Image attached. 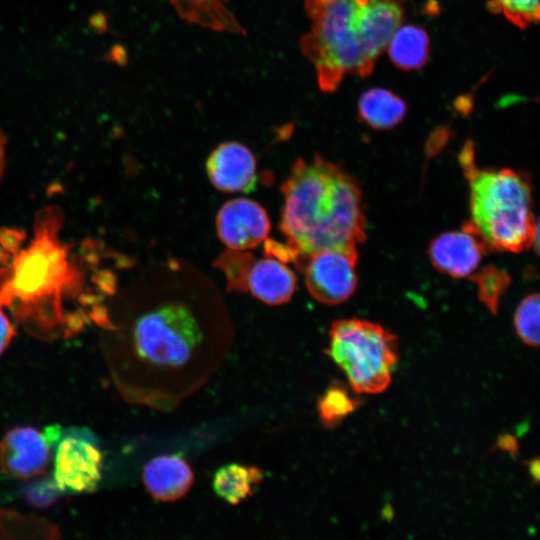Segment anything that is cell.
Returning <instances> with one entry per match:
<instances>
[{"label": "cell", "mask_w": 540, "mask_h": 540, "mask_svg": "<svg viewBox=\"0 0 540 540\" xmlns=\"http://www.w3.org/2000/svg\"><path fill=\"white\" fill-rule=\"evenodd\" d=\"M270 229L271 222L266 210L248 198L227 201L216 216L217 235L229 249L255 248L266 240Z\"/></svg>", "instance_id": "obj_9"}, {"label": "cell", "mask_w": 540, "mask_h": 540, "mask_svg": "<svg viewBox=\"0 0 540 540\" xmlns=\"http://www.w3.org/2000/svg\"><path fill=\"white\" fill-rule=\"evenodd\" d=\"M62 213L45 207L35 219L33 237L3 246L12 253L2 299L25 329L36 335L57 333L67 318L66 303L82 300L87 260L61 238Z\"/></svg>", "instance_id": "obj_1"}, {"label": "cell", "mask_w": 540, "mask_h": 540, "mask_svg": "<svg viewBox=\"0 0 540 540\" xmlns=\"http://www.w3.org/2000/svg\"><path fill=\"white\" fill-rule=\"evenodd\" d=\"M359 394L386 390L398 361V340L379 324L357 319L332 323L325 349Z\"/></svg>", "instance_id": "obj_5"}, {"label": "cell", "mask_w": 540, "mask_h": 540, "mask_svg": "<svg viewBox=\"0 0 540 540\" xmlns=\"http://www.w3.org/2000/svg\"><path fill=\"white\" fill-rule=\"evenodd\" d=\"M256 258L246 250L227 249L219 255L214 266L221 269L229 291L247 292V280Z\"/></svg>", "instance_id": "obj_19"}, {"label": "cell", "mask_w": 540, "mask_h": 540, "mask_svg": "<svg viewBox=\"0 0 540 540\" xmlns=\"http://www.w3.org/2000/svg\"><path fill=\"white\" fill-rule=\"evenodd\" d=\"M479 299L496 314L499 300L510 282V276L500 268L487 266L474 275Z\"/></svg>", "instance_id": "obj_21"}, {"label": "cell", "mask_w": 540, "mask_h": 540, "mask_svg": "<svg viewBox=\"0 0 540 540\" xmlns=\"http://www.w3.org/2000/svg\"><path fill=\"white\" fill-rule=\"evenodd\" d=\"M494 10L502 12L519 27H526L539 19V0H490Z\"/></svg>", "instance_id": "obj_22"}, {"label": "cell", "mask_w": 540, "mask_h": 540, "mask_svg": "<svg viewBox=\"0 0 540 540\" xmlns=\"http://www.w3.org/2000/svg\"><path fill=\"white\" fill-rule=\"evenodd\" d=\"M539 295L530 294L518 305L514 314V327L518 337L530 347L539 346Z\"/></svg>", "instance_id": "obj_20"}, {"label": "cell", "mask_w": 540, "mask_h": 540, "mask_svg": "<svg viewBox=\"0 0 540 540\" xmlns=\"http://www.w3.org/2000/svg\"><path fill=\"white\" fill-rule=\"evenodd\" d=\"M211 184L228 193L250 192L257 181V161L252 151L237 141L219 144L206 160Z\"/></svg>", "instance_id": "obj_10"}, {"label": "cell", "mask_w": 540, "mask_h": 540, "mask_svg": "<svg viewBox=\"0 0 540 540\" xmlns=\"http://www.w3.org/2000/svg\"><path fill=\"white\" fill-rule=\"evenodd\" d=\"M263 478L259 467L231 463L214 473L212 487L218 497L231 505H238L253 495L254 488Z\"/></svg>", "instance_id": "obj_14"}, {"label": "cell", "mask_w": 540, "mask_h": 540, "mask_svg": "<svg viewBox=\"0 0 540 540\" xmlns=\"http://www.w3.org/2000/svg\"><path fill=\"white\" fill-rule=\"evenodd\" d=\"M388 46L389 56L398 68L415 70L427 60L429 37L422 28L405 25L396 30Z\"/></svg>", "instance_id": "obj_16"}, {"label": "cell", "mask_w": 540, "mask_h": 540, "mask_svg": "<svg viewBox=\"0 0 540 540\" xmlns=\"http://www.w3.org/2000/svg\"><path fill=\"white\" fill-rule=\"evenodd\" d=\"M142 480L154 499L174 502L187 495L194 484L195 475L181 454H162L145 464Z\"/></svg>", "instance_id": "obj_12"}, {"label": "cell", "mask_w": 540, "mask_h": 540, "mask_svg": "<svg viewBox=\"0 0 540 540\" xmlns=\"http://www.w3.org/2000/svg\"><path fill=\"white\" fill-rule=\"evenodd\" d=\"M6 166V137L0 129V181L4 175Z\"/></svg>", "instance_id": "obj_26"}, {"label": "cell", "mask_w": 540, "mask_h": 540, "mask_svg": "<svg viewBox=\"0 0 540 540\" xmlns=\"http://www.w3.org/2000/svg\"><path fill=\"white\" fill-rule=\"evenodd\" d=\"M310 30L301 48L320 88L334 91L347 74L367 76L400 27L396 0H306Z\"/></svg>", "instance_id": "obj_3"}, {"label": "cell", "mask_w": 540, "mask_h": 540, "mask_svg": "<svg viewBox=\"0 0 540 540\" xmlns=\"http://www.w3.org/2000/svg\"><path fill=\"white\" fill-rule=\"evenodd\" d=\"M51 447L44 431L32 426L14 427L0 441V468L21 480L43 475L50 462Z\"/></svg>", "instance_id": "obj_8"}, {"label": "cell", "mask_w": 540, "mask_h": 540, "mask_svg": "<svg viewBox=\"0 0 540 540\" xmlns=\"http://www.w3.org/2000/svg\"><path fill=\"white\" fill-rule=\"evenodd\" d=\"M280 230L296 261L329 248H356L365 238L361 192L340 166L320 156L297 159L281 186ZM295 261V262H296Z\"/></svg>", "instance_id": "obj_2"}, {"label": "cell", "mask_w": 540, "mask_h": 540, "mask_svg": "<svg viewBox=\"0 0 540 540\" xmlns=\"http://www.w3.org/2000/svg\"><path fill=\"white\" fill-rule=\"evenodd\" d=\"M5 279H6V268L5 267H0V304H2V302H1V291H2V288H3V284L5 282Z\"/></svg>", "instance_id": "obj_28"}, {"label": "cell", "mask_w": 540, "mask_h": 540, "mask_svg": "<svg viewBox=\"0 0 540 540\" xmlns=\"http://www.w3.org/2000/svg\"><path fill=\"white\" fill-rule=\"evenodd\" d=\"M361 118L375 129H390L405 116V102L393 92L372 88L364 92L358 103Z\"/></svg>", "instance_id": "obj_15"}, {"label": "cell", "mask_w": 540, "mask_h": 540, "mask_svg": "<svg viewBox=\"0 0 540 540\" xmlns=\"http://www.w3.org/2000/svg\"><path fill=\"white\" fill-rule=\"evenodd\" d=\"M529 472L536 482L539 480V460L536 458L528 464Z\"/></svg>", "instance_id": "obj_27"}, {"label": "cell", "mask_w": 540, "mask_h": 540, "mask_svg": "<svg viewBox=\"0 0 540 540\" xmlns=\"http://www.w3.org/2000/svg\"><path fill=\"white\" fill-rule=\"evenodd\" d=\"M310 295L326 305L348 300L357 286L356 248H329L295 262Z\"/></svg>", "instance_id": "obj_6"}, {"label": "cell", "mask_w": 540, "mask_h": 540, "mask_svg": "<svg viewBox=\"0 0 540 540\" xmlns=\"http://www.w3.org/2000/svg\"><path fill=\"white\" fill-rule=\"evenodd\" d=\"M60 493L53 478L40 479L27 486L24 492L27 501L37 507L51 505Z\"/></svg>", "instance_id": "obj_23"}, {"label": "cell", "mask_w": 540, "mask_h": 540, "mask_svg": "<svg viewBox=\"0 0 540 540\" xmlns=\"http://www.w3.org/2000/svg\"><path fill=\"white\" fill-rule=\"evenodd\" d=\"M487 246L468 222L461 230L436 237L429 246L431 262L456 278L470 276L479 266Z\"/></svg>", "instance_id": "obj_11"}, {"label": "cell", "mask_w": 540, "mask_h": 540, "mask_svg": "<svg viewBox=\"0 0 540 540\" xmlns=\"http://www.w3.org/2000/svg\"><path fill=\"white\" fill-rule=\"evenodd\" d=\"M54 455L53 480L61 493L93 492L102 478L103 455L92 436L61 434Z\"/></svg>", "instance_id": "obj_7"}, {"label": "cell", "mask_w": 540, "mask_h": 540, "mask_svg": "<svg viewBox=\"0 0 540 540\" xmlns=\"http://www.w3.org/2000/svg\"><path fill=\"white\" fill-rule=\"evenodd\" d=\"M461 162L470 185L469 223L487 248L520 252L536 244L538 225L527 180L510 169H479L468 148Z\"/></svg>", "instance_id": "obj_4"}, {"label": "cell", "mask_w": 540, "mask_h": 540, "mask_svg": "<svg viewBox=\"0 0 540 540\" xmlns=\"http://www.w3.org/2000/svg\"><path fill=\"white\" fill-rule=\"evenodd\" d=\"M15 334V328L0 304V355L9 346Z\"/></svg>", "instance_id": "obj_24"}, {"label": "cell", "mask_w": 540, "mask_h": 540, "mask_svg": "<svg viewBox=\"0 0 540 540\" xmlns=\"http://www.w3.org/2000/svg\"><path fill=\"white\" fill-rule=\"evenodd\" d=\"M359 401L340 384H332L317 401L320 421L326 428L337 427L358 407Z\"/></svg>", "instance_id": "obj_18"}, {"label": "cell", "mask_w": 540, "mask_h": 540, "mask_svg": "<svg viewBox=\"0 0 540 540\" xmlns=\"http://www.w3.org/2000/svg\"><path fill=\"white\" fill-rule=\"evenodd\" d=\"M58 527L34 515L0 509V539H57Z\"/></svg>", "instance_id": "obj_17"}, {"label": "cell", "mask_w": 540, "mask_h": 540, "mask_svg": "<svg viewBox=\"0 0 540 540\" xmlns=\"http://www.w3.org/2000/svg\"><path fill=\"white\" fill-rule=\"evenodd\" d=\"M497 444L500 447V449L506 452H509V453L517 452V441L511 435H505V436L500 437Z\"/></svg>", "instance_id": "obj_25"}, {"label": "cell", "mask_w": 540, "mask_h": 540, "mask_svg": "<svg viewBox=\"0 0 540 540\" xmlns=\"http://www.w3.org/2000/svg\"><path fill=\"white\" fill-rule=\"evenodd\" d=\"M297 278L282 261L266 255L256 259L247 280V291L267 305H281L294 294Z\"/></svg>", "instance_id": "obj_13"}]
</instances>
